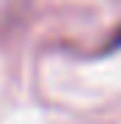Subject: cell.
Segmentation results:
<instances>
[{
	"label": "cell",
	"instance_id": "cell-1",
	"mask_svg": "<svg viewBox=\"0 0 121 124\" xmlns=\"http://www.w3.org/2000/svg\"><path fill=\"white\" fill-rule=\"evenodd\" d=\"M116 44H118V47H121V36H118V39H116Z\"/></svg>",
	"mask_w": 121,
	"mask_h": 124
}]
</instances>
